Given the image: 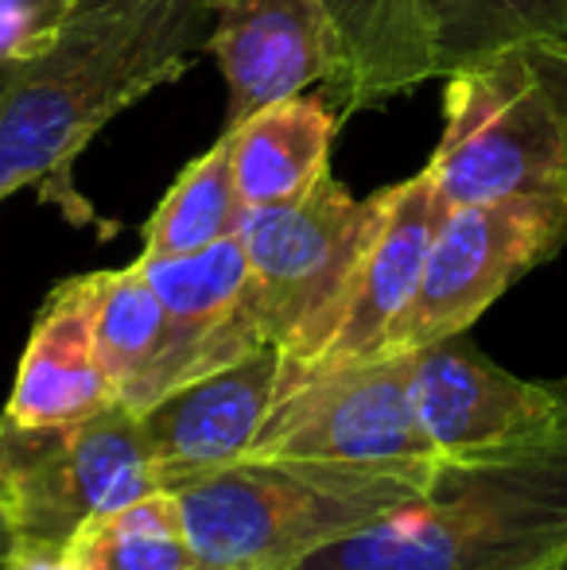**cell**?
I'll return each instance as SVG.
<instances>
[{
	"mask_svg": "<svg viewBox=\"0 0 567 570\" xmlns=\"http://www.w3.org/2000/svg\"><path fill=\"white\" fill-rule=\"evenodd\" d=\"M378 214L381 190L354 198L331 175L292 203L245 210L237 240L250 264L253 323L287 365L319 357Z\"/></svg>",
	"mask_w": 567,
	"mask_h": 570,
	"instance_id": "8992f818",
	"label": "cell"
},
{
	"mask_svg": "<svg viewBox=\"0 0 567 570\" xmlns=\"http://www.w3.org/2000/svg\"><path fill=\"white\" fill-rule=\"evenodd\" d=\"M62 570H198L175 493H156L86 520L62 551Z\"/></svg>",
	"mask_w": 567,
	"mask_h": 570,
	"instance_id": "ac0fdd59",
	"label": "cell"
},
{
	"mask_svg": "<svg viewBox=\"0 0 567 570\" xmlns=\"http://www.w3.org/2000/svg\"><path fill=\"white\" fill-rule=\"evenodd\" d=\"M250 454L436 473L439 454L412 396V353L342 365L284 361L276 404Z\"/></svg>",
	"mask_w": 567,
	"mask_h": 570,
	"instance_id": "52a82bcc",
	"label": "cell"
},
{
	"mask_svg": "<svg viewBox=\"0 0 567 570\" xmlns=\"http://www.w3.org/2000/svg\"><path fill=\"white\" fill-rule=\"evenodd\" d=\"M245 203L234 179V159H229L226 132L218 136L211 151L190 159L183 175L172 183L159 206L144 226V253L140 256H190L218 240L234 237L242 229Z\"/></svg>",
	"mask_w": 567,
	"mask_h": 570,
	"instance_id": "ffe728a7",
	"label": "cell"
},
{
	"mask_svg": "<svg viewBox=\"0 0 567 570\" xmlns=\"http://www.w3.org/2000/svg\"><path fill=\"white\" fill-rule=\"evenodd\" d=\"M211 28V0H75L39 51L0 62V203L36 187L70 222H90L78 156L114 117L187 75Z\"/></svg>",
	"mask_w": 567,
	"mask_h": 570,
	"instance_id": "6da1fadb",
	"label": "cell"
},
{
	"mask_svg": "<svg viewBox=\"0 0 567 570\" xmlns=\"http://www.w3.org/2000/svg\"><path fill=\"white\" fill-rule=\"evenodd\" d=\"M167 315V345L148 384V404L257 353L261 338L250 303V264L242 240L226 237L190 256H137ZM140 415V412H137Z\"/></svg>",
	"mask_w": 567,
	"mask_h": 570,
	"instance_id": "30bf717a",
	"label": "cell"
},
{
	"mask_svg": "<svg viewBox=\"0 0 567 570\" xmlns=\"http://www.w3.org/2000/svg\"><path fill=\"white\" fill-rule=\"evenodd\" d=\"M553 570H567V563H560V567H553Z\"/></svg>",
	"mask_w": 567,
	"mask_h": 570,
	"instance_id": "603a6c76",
	"label": "cell"
},
{
	"mask_svg": "<svg viewBox=\"0 0 567 570\" xmlns=\"http://www.w3.org/2000/svg\"><path fill=\"white\" fill-rule=\"evenodd\" d=\"M0 485L20 535V567L62 570V551L86 520L156 493V462L129 404L51 428L0 420Z\"/></svg>",
	"mask_w": 567,
	"mask_h": 570,
	"instance_id": "5b68a950",
	"label": "cell"
},
{
	"mask_svg": "<svg viewBox=\"0 0 567 570\" xmlns=\"http://www.w3.org/2000/svg\"><path fill=\"white\" fill-rule=\"evenodd\" d=\"M339 120L342 117L326 98L295 94V98L273 101L226 128L245 210L292 203L303 190L315 187L323 175H331L326 164H331Z\"/></svg>",
	"mask_w": 567,
	"mask_h": 570,
	"instance_id": "2e32d148",
	"label": "cell"
},
{
	"mask_svg": "<svg viewBox=\"0 0 567 570\" xmlns=\"http://www.w3.org/2000/svg\"><path fill=\"white\" fill-rule=\"evenodd\" d=\"M284 353L261 345L257 353L183 384L137 415L140 435L156 462L159 489L190 485L206 473L250 458L281 392Z\"/></svg>",
	"mask_w": 567,
	"mask_h": 570,
	"instance_id": "8fae6325",
	"label": "cell"
},
{
	"mask_svg": "<svg viewBox=\"0 0 567 570\" xmlns=\"http://www.w3.org/2000/svg\"><path fill=\"white\" fill-rule=\"evenodd\" d=\"M98 276L101 272H86L62 279L39 307L16 368L12 396L0 412L4 423L16 428L75 423L117 400L94 342Z\"/></svg>",
	"mask_w": 567,
	"mask_h": 570,
	"instance_id": "5bb4252c",
	"label": "cell"
},
{
	"mask_svg": "<svg viewBox=\"0 0 567 570\" xmlns=\"http://www.w3.org/2000/svg\"><path fill=\"white\" fill-rule=\"evenodd\" d=\"M431 473L385 465L242 458L175 489L198 570H295L315 551L385 524Z\"/></svg>",
	"mask_w": 567,
	"mask_h": 570,
	"instance_id": "3957f363",
	"label": "cell"
},
{
	"mask_svg": "<svg viewBox=\"0 0 567 570\" xmlns=\"http://www.w3.org/2000/svg\"><path fill=\"white\" fill-rule=\"evenodd\" d=\"M412 396L439 458L521 443L567 420V381H525L467 334L412 353Z\"/></svg>",
	"mask_w": 567,
	"mask_h": 570,
	"instance_id": "9c48e42d",
	"label": "cell"
},
{
	"mask_svg": "<svg viewBox=\"0 0 567 570\" xmlns=\"http://www.w3.org/2000/svg\"><path fill=\"white\" fill-rule=\"evenodd\" d=\"M0 570H20V535H16L4 485H0Z\"/></svg>",
	"mask_w": 567,
	"mask_h": 570,
	"instance_id": "7402d4cb",
	"label": "cell"
},
{
	"mask_svg": "<svg viewBox=\"0 0 567 570\" xmlns=\"http://www.w3.org/2000/svg\"><path fill=\"white\" fill-rule=\"evenodd\" d=\"M567 563V420L439 458L420 501L295 570H553Z\"/></svg>",
	"mask_w": 567,
	"mask_h": 570,
	"instance_id": "7a4b0ae2",
	"label": "cell"
},
{
	"mask_svg": "<svg viewBox=\"0 0 567 570\" xmlns=\"http://www.w3.org/2000/svg\"><path fill=\"white\" fill-rule=\"evenodd\" d=\"M94 342L98 357L114 384L117 400L133 412L148 404V384L167 345V315L156 287L133 261L129 268H114L98 276L94 303Z\"/></svg>",
	"mask_w": 567,
	"mask_h": 570,
	"instance_id": "e0dca14e",
	"label": "cell"
},
{
	"mask_svg": "<svg viewBox=\"0 0 567 570\" xmlns=\"http://www.w3.org/2000/svg\"><path fill=\"white\" fill-rule=\"evenodd\" d=\"M424 175L439 203H567V36H532L443 78Z\"/></svg>",
	"mask_w": 567,
	"mask_h": 570,
	"instance_id": "277c9868",
	"label": "cell"
},
{
	"mask_svg": "<svg viewBox=\"0 0 567 570\" xmlns=\"http://www.w3.org/2000/svg\"><path fill=\"white\" fill-rule=\"evenodd\" d=\"M420 28L431 82L517 39L567 36V0H420Z\"/></svg>",
	"mask_w": 567,
	"mask_h": 570,
	"instance_id": "d6986e66",
	"label": "cell"
},
{
	"mask_svg": "<svg viewBox=\"0 0 567 570\" xmlns=\"http://www.w3.org/2000/svg\"><path fill=\"white\" fill-rule=\"evenodd\" d=\"M331 39L326 101L365 114L428 82L420 0H315Z\"/></svg>",
	"mask_w": 567,
	"mask_h": 570,
	"instance_id": "9a60e30c",
	"label": "cell"
},
{
	"mask_svg": "<svg viewBox=\"0 0 567 570\" xmlns=\"http://www.w3.org/2000/svg\"><path fill=\"white\" fill-rule=\"evenodd\" d=\"M567 245V203L501 198L443 206L409 307L381 353H417L467 334L517 279Z\"/></svg>",
	"mask_w": 567,
	"mask_h": 570,
	"instance_id": "ba28073f",
	"label": "cell"
},
{
	"mask_svg": "<svg viewBox=\"0 0 567 570\" xmlns=\"http://www.w3.org/2000/svg\"><path fill=\"white\" fill-rule=\"evenodd\" d=\"M211 51L229 86L226 128L331 75V39L315 0H211Z\"/></svg>",
	"mask_w": 567,
	"mask_h": 570,
	"instance_id": "4fadbf2b",
	"label": "cell"
},
{
	"mask_svg": "<svg viewBox=\"0 0 567 570\" xmlns=\"http://www.w3.org/2000/svg\"><path fill=\"white\" fill-rule=\"evenodd\" d=\"M439 214H443V203L424 171L381 190L378 226L350 276L331 334L319 357L303 365H342V361L378 357L385 350L389 331L420 284V268H424Z\"/></svg>",
	"mask_w": 567,
	"mask_h": 570,
	"instance_id": "7c38bea8",
	"label": "cell"
},
{
	"mask_svg": "<svg viewBox=\"0 0 567 570\" xmlns=\"http://www.w3.org/2000/svg\"><path fill=\"white\" fill-rule=\"evenodd\" d=\"M75 0H0V62L39 51Z\"/></svg>",
	"mask_w": 567,
	"mask_h": 570,
	"instance_id": "44dd1931",
	"label": "cell"
}]
</instances>
